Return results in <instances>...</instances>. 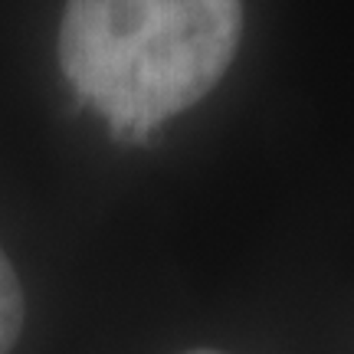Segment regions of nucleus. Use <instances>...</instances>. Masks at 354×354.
<instances>
[{"label": "nucleus", "instance_id": "obj_2", "mask_svg": "<svg viewBox=\"0 0 354 354\" xmlns=\"http://www.w3.org/2000/svg\"><path fill=\"white\" fill-rule=\"evenodd\" d=\"M24 328V289L10 259L0 250V354H10Z\"/></svg>", "mask_w": 354, "mask_h": 354}, {"label": "nucleus", "instance_id": "obj_1", "mask_svg": "<svg viewBox=\"0 0 354 354\" xmlns=\"http://www.w3.org/2000/svg\"><path fill=\"white\" fill-rule=\"evenodd\" d=\"M243 0H66L59 66L125 141L187 112L230 69Z\"/></svg>", "mask_w": 354, "mask_h": 354}, {"label": "nucleus", "instance_id": "obj_3", "mask_svg": "<svg viewBox=\"0 0 354 354\" xmlns=\"http://www.w3.org/2000/svg\"><path fill=\"white\" fill-rule=\"evenodd\" d=\"M187 354H223V351H214V348H197V351H187Z\"/></svg>", "mask_w": 354, "mask_h": 354}]
</instances>
